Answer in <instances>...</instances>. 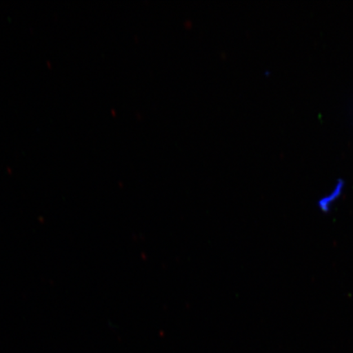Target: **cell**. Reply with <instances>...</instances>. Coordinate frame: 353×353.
Masks as SVG:
<instances>
[]
</instances>
